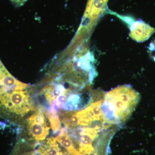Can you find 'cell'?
I'll return each instance as SVG.
<instances>
[{"mask_svg":"<svg viewBox=\"0 0 155 155\" xmlns=\"http://www.w3.org/2000/svg\"><path fill=\"white\" fill-rule=\"evenodd\" d=\"M139 100L138 93L127 85L118 87L108 92L101 106L106 123L119 124L126 121Z\"/></svg>","mask_w":155,"mask_h":155,"instance_id":"1","label":"cell"},{"mask_svg":"<svg viewBox=\"0 0 155 155\" xmlns=\"http://www.w3.org/2000/svg\"><path fill=\"white\" fill-rule=\"evenodd\" d=\"M28 132L38 141L44 140L48 135L50 127L41 108L32 114L28 119Z\"/></svg>","mask_w":155,"mask_h":155,"instance_id":"2","label":"cell"},{"mask_svg":"<svg viewBox=\"0 0 155 155\" xmlns=\"http://www.w3.org/2000/svg\"><path fill=\"white\" fill-rule=\"evenodd\" d=\"M101 126L97 125L94 127H83L79 130L78 135L80 138L78 140V150L85 155H90L93 153L94 149L92 142L98 136Z\"/></svg>","mask_w":155,"mask_h":155,"instance_id":"3","label":"cell"},{"mask_svg":"<svg viewBox=\"0 0 155 155\" xmlns=\"http://www.w3.org/2000/svg\"><path fill=\"white\" fill-rule=\"evenodd\" d=\"M130 36L137 41L147 40L154 32L155 29L143 22H137L133 25Z\"/></svg>","mask_w":155,"mask_h":155,"instance_id":"4","label":"cell"},{"mask_svg":"<svg viewBox=\"0 0 155 155\" xmlns=\"http://www.w3.org/2000/svg\"><path fill=\"white\" fill-rule=\"evenodd\" d=\"M54 138L59 144L67 150L70 155H85L75 148L66 129L62 128L60 134Z\"/></svg>","mask_w":155,"mask_h":155,"instance_id":"5","label":"cell"},{"mask_svg":"<svg viewBox=\"0 0 155 155\" xmlns=\"http://www.w3.org/2000/svg\"><path fill=\"white\" fill-rule=\"evenodd\" d=\"M37 152L40 155H64V153L54 138L47 139L45 144L39 147Z\"/></svg>","mask_w":155,"mask_h":155,"instance_id":"6","label":"cell"},{"mask_svg":"<svg viewBox=\"0 0 155 155\" xmlns=\"http://www.w3.org/2000/svg\"><path fill=\"white\" fill-rule=\"evenodd\" d=\"M44 113L48 117L54 131L57 132L61 127V123L58 113V107L53 104L49 108L44 110Z\"/></svg>","mask_w":155,"mask_h":155,"instance_id":"7","label":"cell"},{"mask_svg":"<svg viewBox=\"0 0 155 155\" xmlns=\"http://www.w3.org/2000/svg\"><path fill=\"white\" fill-rule=\"evenodd\" d=\"M10 1L15 7H19L23 5L28 0H10Z\"/></svg>","mask_w":155,"mask_h":155,"instance_id":"8","label":"cell"},{"mask_svg":"<svg viewBox=\"0 0 155 155\" xmlns=\"http://www.w3.org/2000/svg\"></svg>","mask_w":155,"mask_h":155,"instance_id":"9","label":"cell"}]
</instances>
